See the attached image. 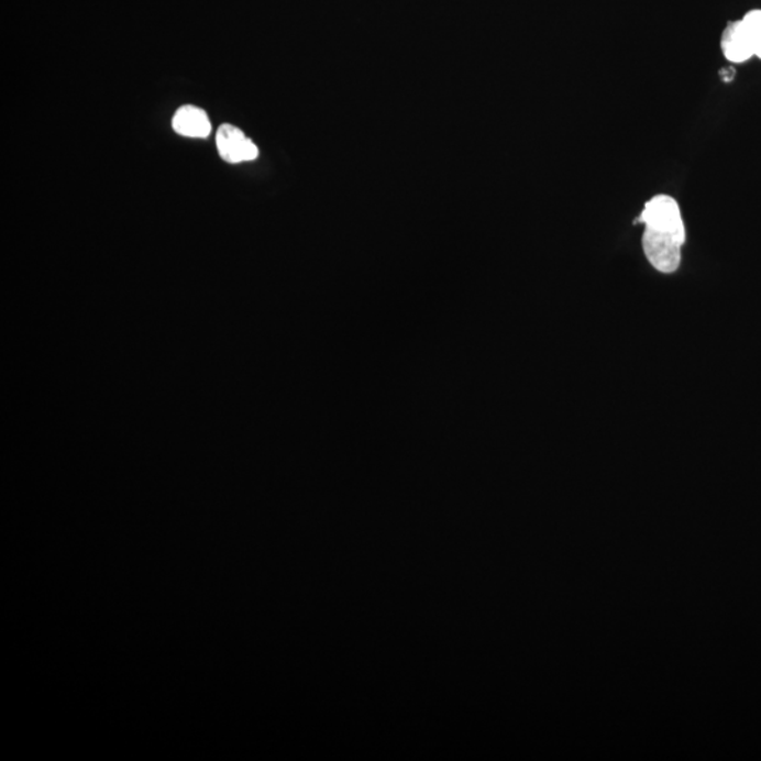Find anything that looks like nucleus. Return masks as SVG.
Here are the masks:
<instances>
[{"label": "nucleus", "mask_w": 761, "mask_h": 761, "mask_svg": "<svg viewBox=\"0 0 761 761\" xmlns=\"http://www.w3.org/2000/svg\"><path fill=\"white\" fill-rule=\"evenodd\" d=\"M639 222L646 227L642 242L649 263L660 273L677 272L687 239L677 200L658 195L644 205Z\"/></svg>", "instance_id": "1"}, {"label": "nucleus", "mask_w": 761, "mask_h": 761, "mask_svg": "<svg viewBox=\"0 0 761 761\" xmlns=\"http://www.w3.org/2000/svg\"><path fill=\"white\" fill-rule=\"evenodd\" d=\"M217 145L220 157L229 164L253 162L258 157V147L233 124H222L217 133Z\"/></svg>", "instance_id": "2"}, {"label": "nucleus", "mask_w": 761, "mask_h": 761, "mask_svg": "<svg viewBox=\"0 0 761 761\" xmlns=\"http://www.w3.org/2000/svg\"><path fill=\"white\" fill-rule=\"evenodd\" d=\"M173 129L179 136L190 139H207L212 132V124L203 109L185 104L175 112Z\"/></svg>", "instance_id": "3"}, {"label": "nucleus", "mask_w": 761, "mask_h": 761, "mask_svg": "<svg viewBox=\"0 0 761 761\" xmlns=\"http://www.w3.org/2000/svg\"><path fill=\"white\" fill-rule=\"evenodd\" d=\"M723 49L730 63H745L753 57L752 44L749 42L742 20L729 23L725 29Z\"/></svg>", "instance_id": "4"}, {"label": "nucleus", "mask_w": 761, "mask_h": 761, "mask_svg": "<svg viewBox=\"0 0 761 761\" xmlns=\"http://www.w3.org/2000/svg\"><path fill=\"white\" fill-rule=\"evenodd\" d=\"M753 54L761 59V10H752L742 19Z\"/></svg>", "instance_id": "5"}, {"label": "nucleus", "mask_w": 761, "mask_h": 761, "mask_svg": "<svg viewBox=\"0 0 761 761\" xmlns=\"http://www.w3.org/2000/svg\"><path fill=\"white\" fill-rule=\"evenodd\" d=\"M720 75H723L726 82L732 81V79L735 77V69H732V68L724 69V71L720 73Z\"/></svg>", "instance_id": "6"}]
</instances>
